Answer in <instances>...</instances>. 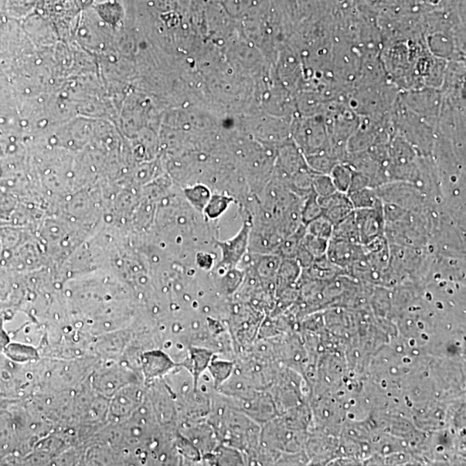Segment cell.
Listing matches in <instances>:
<instances>
[{"mask_svg":"<svg viewBox=\"0 0 466 466\" xmlns=\"http://www.w3.org/2000/svg\"><path fill=\"white\" fill-rule=\"evenodd\" d=\"M354 216L362 246L377 237L384 235L386 223L383 202L372 209H355Z\"/></svg>","mask_w":466,"mask_h":466,"instance_id":"obj_1","label":"cell"},{"mask_svg":"<svg viewBox=\"0 0 466 466\" xmlns=\"http://www.w3.org/2000/svg\"><path fill=\"white\" fill-rule=\"evenodd\" d=\"M326 256L339 270L351 271L357 263L366 257V253L361 244L331 239Z\"/></svg>","mask_w":466,"mask_h":466,"instance_id":"obj_2","label":"cell"},{"mask_svg":"<svg viewBox=\"0 0 466 466\" xmlns=\"http://www.w3.org/2000/svg\"><path fill=\"white\" fill-rule=\"evenodd\" d=\"M178 432L200 452L202 458L220 444L215 430L207 421L180 425Z\"/></svg>","mask_w":466,"mask_h":466,"instance_id":"obj_3","label":"cell"},{"mask_svg":"<svg viewBox=\"0 0 466 466\" xmlns=\"http://www.w3.org/2000/svg\"><path fill=\"white\" fill-rule=\"evenodd\" d=\"M146 393L140 383L128 384L114 394L111 405L112 416L118 420H127L141 406Z\"/></svg>","mask_w":466,"mask_h":466,"instance_id":"obj_4","label":"cell"},{"mask_svg":"<svg viewBox=\"0 0 466 466\" xmlns=\"http://www.w3.org/2000/svg\"><path fill=\"white\" fill-rule=\"evenodd\" d=\"M140 365L142 375L148 382L162 379L168 375L173 369L178 366V363L173 361L168 353L162 350H151L145 352L140 357Z\"/></svg>","mask_w":466,"mask_h":466,"instance_id":"obj_5","label":"cell"},{"mask_svg":"<svg viewBox=\"0 0 466 466\" xmlns=\"http://www.w3.org/2000/svg\"><path fill=\"white\" fill-rule=\"evenodd\" d=\"M321 209V216L325 217L332 226L348 217L353 211L351 200L346 193L336 191L326 197H318Z\"/></svg>","mask_w":466,"mask_h":466,"instance_id":"obj_6","label":"cell"},{"mask_svg":"<svg viewBox=\"0 0 466 466\" xmlns=\"http://www.w3.org/2000/svg\"><path fill=\"white\" fill-rule=\"evenodd\" d=\"M251 230V224L244 223L240 233L233 240L219 243L222 253V264L224 266L234 268L242 260L249 244Z\"/></svg>","mask_w":466,"mask_h":466,"instance_id":"obj_7","label":"cell"},{"mask_svg":"<svg viewBox=\"0 0 466 466\" xmlns=\"http://www.w3.org/2000/svg\"><path fill=\"white\" fill-rule=\"evenodd\" d=\"M215 352L206 347L189 346L185 359L178 366L183 367L191 374L195 390H197L199 380L207 370L211 359Z\"/></svg>","mask_w":466,"mask_h":466,"instance_id":"obj_8","label":"cell"},{"mask_svg":"<svg viewBox=\"0 0 466 466\" xmlns=\"http://www.w3.org/2000/svg\"><path fill=\"white\" fill-rule=\"evenodd\" d=\"M202 463L206 465H246L242 452L222 443L211 454L204 456Z\"/></svg>","mask_w":466,"mask_h":466,"instance_id":"obj_9","label":"cell"},{"mask_svg":"<svg viewBox=\"0 0 466 466\" xmlns=\"http://www.w3.org/2000/svg\"><path fill=\"white\" fill-rule=\"evenodd\" d=\"M234 366H235V361L233 360L220 359L216 354L213 356L206 372H209L214 389L216 390L219 389L229 379L233 372Z\"/></svg>","mask_w":466,"mask_h":466,"instance_id":"obj_10","label":"cell"},{"mask_svg":"<svg viewBox=\"0 0 466 466\" xmlns=\"http://www.w3.org/2000/svg\"><path fill=\"white\" fill-rule=\"evenodd\" d=\"M331 239L348 241L360 244L358 226H357L354 211L346 219L335 224Z\"/></svg>","mask_w":466,"mask_h":466,"instance_id":"obj_11","label":"cell"},{"mask_svg":"<svg viewBox=\"0 0 466 466\" xmlns=\"http://www.w3.org/2000/svg\"><path fill=\"white\" fill-rule=\"evenodd\" d=\"M355 209H372L382 202L376 189L366 187L354 192L347 193Z\"/></svg>","mask_w":466,"mask_h":466,"instance_id":"obj_12","label":"cell"},{"mask_svg":"<svg viewBox=\"0 0 466 466\" xmlns=\"http://www.w3.org/2000/svg\"><path fill=\"white\" fill-rule=\"evenodd\" d=\"M352 173L353 169L348 163L339 162L333 167L329 176L337 191L348 193L352 183Z\"/></svg>","mask_w":466,"mask_h":466,"instance_id":"obj_13","label":"cell"},{"mask_svg":"<svg viewBox=\"0 0 466 466\" xmlns=\"http://www.w3.org/2000/svg\"><path fill=\"white\" fill-rule=\"evenodd\" d=\"M281 262L280 257L277 255H267L260 257L257 264L258 277L264 282H271L273 279L275 280Z\"/></svg>","mask_w":466,"mask_h":466,"instance_id":"obj_14","label":"cell"},{"mask_svg":"<svg viewBox=\"0 0 466 466\" xmlns=\"http://www.w3.org/2000/svg\"><path fill=\"white\" fill-rule=\"evenodd\" d=\"M321 216V209L319 206L318 196L313 191L304 198V202L301 206V222L306 226L312 220L317 219Z\"/></svg>","mask_w":466,"mask_h":466,"instance_id":"obj_15","label":"cell"},{"mask_svg":"<svg viewBox=\"0 0 466 466\" xmlns=\"http://www.w3.org/2000/svg\"><path fill=\"white\" fill-rule=\"evenodd\" d=\"M328 243L329 240L321 239V237L313 236L311 234L305 233L301 244L304 249L307 250L315 257V260H317V258L326 256Z\"/></svg>","mask_w":466,"mask_h":466,"instance_id":"obj_16","label":"cell"},{"mask_svg":"<svg viewBox=\"0 0 466 466\" xmlns=\"http://www.w3.org/2000/svg\"><path fill=\"white\" fill-rule=\"evenodd\" d=\"M306 233L313 236L321 237L326 240H331L332 234V224L325 217L319 216L317 219L312 220L306 224Z\"/></svg>","mask_w":466,"mask_h":466,"instance_id":"obj_17","label":"cell"},{"mask_svg":"<svg viewBox=\"0 0 466 466\" xmlns=\"http://www.w3.org/2000/svg\"><path fill=\"white\" fill-rule=\"evenodd\" d=\"M313 190L318 197H326L337 191L329 175L314 173Z\"/></svg>","mask_w":466,"mask_h":466,"instance_id":"obj_18","label":"cell"},{"mask_svg":"<svg viewBox=\"0 0 466 466\" xmlns=\"http://www.w3.org/2000/svg\"><path fill=\"white\" fill-rule=\"evenodd\" d=\"M185 193L190 202L199 209H205L211 199L209 190L202 185L193 187L187 189Z\"/></svg>","mask_w":466,"mask_h":466,"instance_id":"obj_19","label":"cell"},{"mask_svg":"<svg viewBox=\"0 0 466 466\" xmlns=\"http://www.w3.org/2000/svg\"><path fill=\"white\" fill-rule=\"evenodd\" d=\"M230 202L231 200L226 197L212 196L205 207V211L211 218L218 217L224 212Z\"/></svg>","mask_w":466,"mask_h":466,"instance_id":"obj_20","label":"cell"}]
</instances>
